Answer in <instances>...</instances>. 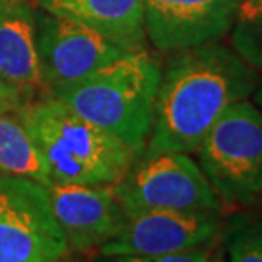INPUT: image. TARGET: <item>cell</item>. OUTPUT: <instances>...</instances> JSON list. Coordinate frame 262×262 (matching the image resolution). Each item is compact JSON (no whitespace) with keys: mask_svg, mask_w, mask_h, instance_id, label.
Returning <instances> with one entry per match:
<instances>
[{"mask_svg":"<svg viewBox=\"0 0 262 262\" xmlns=\"http://www.w3.org/2000/svg\"><path fill=\"white\" fill-rule=\"evenodd\" d=\"M220 211L141 210L127 213L124 225L97 254H172L219 244L224 235Z\"/></svg>","mask_w":262,"mask_h":262,"instance_id":"52a82bcc","label":"cell"},{"mask_svg":"<svg viewBox=\"0 0 262 262\" xmlns=\"http://www.w3.org/2000/svg\"><path fill=\"white\" fill-rule=\"evenodd\" d=\"M219 244L172 254H95L92 262H208Z\"/></svg>","mask_w":262,"mask_h":262,"instance_id":"2e32d148","label":"cell"},{"mask_svg":"<svg viewBox=\"0 0 262 262\" xmlns=\"http://www.w3.org/2000/svg\"><path fill=\"white\" fill-rule=\"evenodd\" d=\"M242 0H144L146 37L163 53L216 42L228 34Z\"/></svg>","mask_w":262,"mask_h":262,"instance_id":"9c48e42d","label":"cell"},{"mask_svg":"<svg viewBox=\"0 0 262 262\" xmlns=\"http://www.w3.org/2000/svg\"><path fill=\"white\" fill-rule=\"evenodd\" d=\"M0 174L53 185L48 166L17 110L0 114Z\"/></svg>","mask_w":262,"mask_h":262,"instance_id":"4fadbf2b","label":"cell"},{"mask_svg":"<svg viewBox=\"0 0 262 262\" xmlns=\"http://www.w3.org/2000/svg\"><path fill=\"white\" fill-rule=\"evenodd\" d=\"M260 73H262V71H260ZM250 97H252V103L262 112V75L257 78V83H255V86H254L252 93H250Z\"/></svg>","mask_w":262,"mask_h":262,"instance_id":"ac0fdd59","label":"cell"},{"mask_svg":"<svg viewBox=\"0 0 262 262\" xmlns=\"http://www.w3.org/2000/svg\"><path fill=\"white\" fill-rule=\"evenodd\" d=\"M112 186L125 213L141 210L222 213L225 208L198 163L185 152L142 154Z\"/></svg>","mask_w":262,"mask_h":262,"instance_id":"5b68a950","label":"cell"},{"mask_svg":"<svg viewBox=\"0 0 262 262\" xmlns=\"http://www.w3.org/2000/svg\"><path fill=\"white\" fill-rule=\"evenodd\" d=\"M0 78L27 97L42 85L37 19L26 2L9 0L0 14Z\"/></svg>","mask_w":262,"mask_h":262,"instance_id":"7c38bea8","label":"cell"},{"mask_svg":"<svg viewBox=\"0 0 262 262\" xmlns=\"http://www.w3.org/2000/svg\"><path fill=\"white\" fill-rule=\"evenodd\" d=\"M48 14L76 20L107 37L122 51L144 49V0H37Z\"/></svg>","mask_w":262,"mask_h":262,"instance_id":"8fae6325","label":"cell"},{"mask_svg":"<svg viewBox=\"0 0 262 262\" xmlns=\"http://www.w3.org/2000/svg\"><path fill=\"white\" fill-rule=\"evenodd\" d=\"M194 152L225 206H250L262 198V112L247 98L215 120Z\"/></svg>","mask_w":262,"mask_h":262,"instance_id":"277c9868","label":"cell"},{"mask_svg":"<svg viewBox=\"0 0 262 262\" xmlns=\"http://www.w3.org/2000/svg\"><path fill=\"white\" fill-rule=\"evenodd\" d=\"M26 102V97L22 95L17 88L9 85L0 78V114L10 112V110H17L22 103Z\"/></svg>","mask_w":262,"mask_h":262,"instance_id":"e0dca14e","label":"cell"},{"mask_svg":"<svg viewBox=\"0 0 262 262\" xmlns=\"http://www.w3.org/2000/svg\"><path fill=\"white\" fill-rule=\"evenodd\" d=\"M68 250L48 188L0 174V262H61Z\"/></svg>","mask_w":262,"mask_h":262,"instance_id":"8992f818","label":"cell"},{"mask_svg":"<svg viewBox=\"0 0 262 262\" xmlns=\"http://www.w3.org/2000/svg\"><path fill=\"white\" fill-rule=\"evenodd\" d=\"M232 49L255 71H262V0H242L230 27Z\"/></svg>","mask_w":262,"mask_h":262,"instance_id":"5bb4252c","label":"cell"},{"mask_svg":"<svg viewBox=\"0 0 262 262\" xmlns=\"http://www.w3.org/2000/svg\"><path fill=\"white\" fill-rule=\"evenodd\" d=\"M224 232L227 262H262V210L235 216Z\"/></svg>","mask_w":262,"mask_h":262,"instance_id":"9a60e30c","label":"cell"},{"mask_svg":"<svg viewBox=\"0 0 262 262\" xmlns=\"http://www.w3.org/2000/svg\"><path fill=\"white\" fill-rule=\"evenodd\" d=\"M219 245H220V244H219ZM219 245H216V249L213 250V254L210 255V260H208V262H227L224 249L219 247Z\"/></svg>","mask_w":262,"mask_h":262,"instance_id":"d6986e66","label":"cell"},{"mask_svg":"<svg viewBox=\"0 0 262 262\" xmlns=\"http://www.w3.org/2000/svg\"><path fill=\"white\" fill-rule=\"evenodd\" d=\"M259 71L222 42L176 53L161 80L142 154L194 152L215 120L250 97Z\"/></svg>","mask_w":262,"mask_h":262,"instance_id":"6da1fadb","label":"cell"},{"mask_svg":"<svg viewBox=\"0 0 262 262\" xmlns=\"http://www.w3.org/2000/svg\"><path fill=\"white\" fill-rule=\"evenodd\" d=\"M48 166L53 185L112 186L141 158L120 139L49 95L17 108Z\"/></svg>","mask_w":262,"mask_h":262,"instance_id":"7a4b0ae2","label":"cell"},{"mask_svg":"<svg viewBox=\"0 0 262 262\" xmlns=\"http://www.w3.org/2000/svg\"><path fill=\"white\" fill-rule=\"evenodd\" d=\"M7 4H9V0H0V14L4 12V9L7 7Z\"/></svg>","mask_w":262,"mask_h":262,"instance_id":"ffe728a7","label":"cell"},{"mask_svg":"<svg viewBox=\"0 0 262 262\" xmlns=\"http://www.w3.org/2000/svg\"><path fill=\"white\" fill-rule=\"evenodd\" d=\"M119 46L76 20L51 15L37 19V56L41 81L51 92L122 56Z\"/></svg>","mask_w":262,"mask_h":262,"instance_id":"ba28073f","label":"cell"},{"mask_svg":"<svg viewBox=\"0 0 262 262\" xmlns=\"http://www.w3.org/2000/svg\"><path fill=\"white\" fill-rule=\"evenodd\" d=\"M159 80L161 66L141 49L124 53L93 73L49 93L142 156L152 127Z\"/></svg>","mask_w":262,"mask_h":262,"instance_id":"3957f363","label":"cell"},{"mask_svg":"<svg viewBox=\"0 0 262 262\" xmlns=\"http://www.w3.org/2000/svg\"><path fill=\"white\" fill-rule=\"evenodd\" d=\"M48 193L68 247L75 252L98 250L125 222L127 213L114 186L51 185Z\"/></svg>","mask_w":262,"mask_h":262,"instance_id":"30bf717a","label":"cell"}]
</instances>
